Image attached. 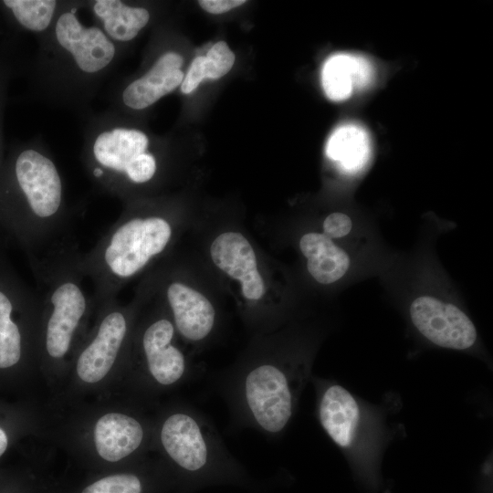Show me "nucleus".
I'll return each instance as SVG.
<instances>
[{"label":"nucleus","instance_id":"nucleus-1","mask_svg":"<svg viewBox=\"0 0 493 493\" xmlns=\"http://www.w3.org/2000/svg\"><path fill=\"white\" fill-rule=\"evenodd\" d=\"M80 11L82 0H63L52 27L37 39L27 73L39 100L86 116L123 49L95 24H85Z\"/></svg>","mask_w":493,"mask_h":493},{"label":"nucleus","instance_id":"nucleus-3","mask_svg":"<svg viewBox=\"0 0 493 493\" xmlns=\"http://www.w3.org/2000/svg\"><path fill=\"white\" fill-rule=\"evenodd\" d=\"M120 217L96 245L81 253L79 267L92 282L93 305L116 299L119 291L171 246L176 234L173 215L160 205L125 202Z\"/></svg>","mask_w":493,"mask_h":493},{"label":"nucleus","instance_id":"nucleus-23","mask_svg":"<svg viewBox=\"0 0 493 493\" xmlns=\"http://www.w3.org/2000/svg\"><path fill=\"white\" fill-rule=\"evenodd\" d=\"M4 47H0V176L5 160L3 136L4 110L6 102L7 89L16 69L11 54Z\"/></svg>","mask_w":493,"mask_h":493},{"label":"nucleus","instance_id":"nucleus-13","mask_svg":"<svg viewBox=\"0 0 493 493\" xmlns=\"http://www.w3.org/2000/svg\"><path fill=\"white\" fill-rule=\"evenodd\" d=\"M173 321L160 317L148 324L142 335V348L152 376L163 385L178 382L186 371L183 351L173 343Z\"/></svg>","mask_w":493,"mask_h":493},{"label":"nucleus","instance_id":"nucleus-18","mask_svg":"<svg viewBox=\"0 0 493 493\" xmlns=\"http://www.w3.org/2000/svg\"><path fill=\"white\" fill-rule=\"evenodd\" d=\"M299 249L307 259V269L320 284L340 280L350 267L348 254L323 233L309 232L299 240Z\"/></svg>","mask_w":493,"mask_h":493},{"label":"nucleus","instance_id":"nucleus-24","mask_svg":"<svg viewBox=\"0 0 493 493\" xmlns=\"http://www.w3.org/2000/svg\"><path fill=\"white\" fill-rule=\"evenodd\" d=\"M352 227L351 219L343 213H331L323 221V234L332 238H341L347 236Z\"/></svg>","mask_w":493,"mask_h":493},{"label":"nucleus","instance_id":"nucleus-19","mask_svg":"<svg viewBox=\"0 0 493 493\" xmlns=\"http://www.w3.org/2000/svg\"><path fill=\"white\" fill-rule=\"evenodd\" d=\"M63 0H1L0 14L15 30L37 39L52 27Z\"/></svg>","mask_w":493,"mask_h":493},{"label":"nucleus","instance_id":"nucleus-26","mask_svg":"<svg viewBox=\"0 0 493 493\" xmlns=\"http://www.w3.org/2000/svg\"><path fill=\"white\" fill-rule=\"evenodd\" d=\"M200 6L210 14L219 15L238 7L246 3L245 0H200Z\"/></svg>","mask_w":493,"mask_h":493},{"label":"nucleus","instance_id":"nucleus-27","mask_svg":"<svg viewBox=\"0 0 493 493\" xmlns=\"http://www.w3.org/2000/svg\"><path fill=\"white\" fill-rule=\"evenodd\" d=\"M8 445V439L4 429L0 427V456L4 454Z\"/></svg>","mask_w":493,"mask_h":493},{"label":"nucleus","instance_id":"nucleus-22","mask_svg":"<svg viewBox=\"0 0 493 493\" xmlns=\"http://www.w3.org/2000/svg\"><path fill=\"white\" fill-rule=\"evenodd\" d=\"M235 59L234 52L225 41L215 43L205 56V79H219L230 71Z\"/></svg>","mask_w":493,"mask_h":493},{"label":"nucleus","instance_id":"nucleus-6","mask_svg":"<svg viewBox=\"0 0 493 493\" xmlns=\"http://www.w3.org/2000/svg\"><path fill=\"white\" fill-rule=\"evenodd\" d=\"M299 377L272 362L253 367L243 383V395L256 424L269 434L281 432L290 421L297 400Z\"/></svg>","mask_w":493,"mask_h":493},{"label":"nucleus","instance_id":"nucleus-12","mask_svg":"<svg viewBox=\"0 0 493 493\" xmlns=\"http://www.w3.org/2000/svg\"><path fill=\"white\" fill-rule=\"evenodd\" d=\"M163 446L171 459L188 472L204 469L210 459V446L199 421L189 414L170 415L161 430Z\"/></svg>","mask_w":493,"mask_h":493},{"label":"nucleus","instance_id":"nucleus-8","mask_svg":"<svg viewBox=\"0 0 493 493\" xmlns=\"http://www.w3.org/2000/svg\"><path fill=\"white\" fill-rule=\"evenodd\" d=\"M102 316L96 333L77 360V373L86 383L100 381L115 363L130 329L131 307L110 299L101 306Z\"/></svg>","mask_w":493,"mask_h":493},{"label":"nucleus","instance_id":"nucleus-11","mask_svg":"<svg viewBox=\"0 0 493 493\" xmlns=\"http://www.w3.org/2000/svg\"><path fill=\"white\" fill-rule=\"evenodd\" d=\"M162 295L169 308L178 333L192 342L204 341L212 332L216 311L199 290L178 278L163 280Z\"/></svg>","mask_w":493,"mask_h":493},{"label":"nucleus","instance_id":"nucleus-2","mask_svg":"<svg viewBox=\"0 0 493 493\" xmlns=\"http://www.w3.org/2000/svg\"><path fill=\"white\" fill-rule=\"evenodd\" d=\"M68 218L63 178L47 145L39 137L13 144L0 176V230L30 257L60 241Z\"/></svg>","mask_w":493,"mask_h":493},{"label":"nucleus","instance_id":"nucleus-4","mask_svg":"<svg viewBox=\"0 0 493 493\" xmlns=\"http://www.w3.org/2000/svg\"><path fill=\"white\" fill-rule=\"evenodd\" d=\"M85 118L80 159L96 188L128 202L159 180L153 141L130 117L107 108Z\"/></svg>","mask_w":493,"mask_h":493},{"label":"nucleus","instance_id":"nucleus-25","mask_svg":"<svg viewBox=\"0 0 493 493\" xmlns=\"http://www.w3.org/2000/svg\"><path fill=\"white\" fill-rule=\"evenodd\" d=\"M205 56L196 57L191 63L187 74L184 76L181 86L184 94L192 93L205 79Z\"/></svg>","mask_w":493,"mask_h":493},{"label":"nucleus","instance_id":"nucleus-20","mask_svg":"<svg viewBox=\"0 0 493 493\" xmlns=\"http://www.w3.org/2000/svg\"><path fill=\"white\" fill-rule=\"evenodd\" d=\"M372 152L370 137L360 125L348 123L337 128L330 136L326 153L346 173L362 170L368 163Z\"/></svg>","mask_w":493,"mask_h":493},{"label":"nucleus","instance_id":"nucleus-21","mask_svg":"<svg viewBox=\"0 0 493 493\" xmlns=\"http://www.w3.org/2000/svg\"><path fill=\"white\" fill-rule=\"evenodd\" d=\"M143 490L142 480L137 475L119 473L91 482L80 493H143Z\"/></svg>","mask_w":493,"mask_h":493},{"label":"nucleus","instance_id":"nucleus-15","mask_svg":"<svg viewBox=\"0 0 493 493\" xmlns=\"http://www.w3.org/2000/svg\"><path fill=\"white\" fill-rule=\"evenodd\" d=\"M318 411L320 425L329 437L342 449L352 448L362 422L356 398L341 385L331 384L321 393Z\"/></svg>","mask_w":493,"mask_h":493},{"label":"nucleus","instance_id":"nucleus-17","mask_svg":"<svg viewBox=\"0 0 493 493\" xmlns=\"http://www.w3.org/2000/svg\"><path fill=\"white\" fill-rule=\"evenodd\" d=\"M373 77L371 62L362 56L335 54L330 57L321 72L326 96L334 101L347 100L354 89L369 85Z\"/></svg>","mask_w":493,"mask_h":493},{"label":"nucleus","instance_id":"nucleus-10","mask_svg":"<svg viewBox=\"0 0 493 493\" xmlns=\"http://www.w3.org/2000/svg\"><path fill=\"white\" fill-rule=\"evenodd\" d=\"M210 257L219 270L240 284L246 300L262 299L266 293L265 280L255 250L243 234L236 231L219 234L210 245Z\"/></svg>","mask_w":493,"mask_h":493},{"label":"nucleus","instance_id":"nucleus-5","mask_svg":"<svg viewBox=\"0 0 493 493\" xmlns=\"http://www.w3.org/2000/svg\"><path fill=\"white\" fill-rule=\"evenodd\" d=\"M80 255L77 245L65 239L27 257L37 281L40 312L45 316V351L52 359L67 355L93 306L92 296L84 288Z\"/></svg>","mask_w":493,"mask_h":493},{"label":"nucleus","instance_id":"nucleus-14","mask_svg":"<svg viewBox=\"0 0 493 493\" xmlns=\"http://www.w3.org/2000/svg\"><path fill=\"white\" fill-rule=\"evenodd\" d=\"M83 11L92 23L118 47L124 49L151 23V10L122 0H82Z\"/></svg>","mask_w":493,"mask_h":493},{"label":"nucleus","instance_id":"nucleus-7","mask_svg":"<svg viewBox=\"0 0 493 493\" xmlns=\"http://www.w3.org/2000/svg\"><path fill=\"white\" fill-rule=\"evenodd\" d=\"M183 64V56L175 50L158 52L141 74L111 88L108 109L129 117L148 110L182 84Z\"/></svg>","mask_w":493,"mask_h":493},{"label":"nucleus","instance_id":"nucleus-16","mask_svg":"<svg viewBox=\"0 0 493 493\" xmlns=\"http://www.w3.org/2000/svg\"><path fill=\"white\" fill-rule=\"evenodd\" d=\"M143 429L133 417L110 413L99 419L94 430L95 446L100 456L118 462L131 455L141 445Z\"/></svg>","mask_w":493,"mask_h":493},{"label":"nucleus","instance_id":"nucleus-9","mask_svg":"<svg viewBox=\"0 0 493 493\" xmlns=\"http://www.w3.org/2000/svg\"><path fill=\"white\" fill-rule=\"evenodd\" d=\"M409 312L417 330L437 346L467 350L477 341V330L471 320L451 303L422 296L414 299Z\"/></svg>","mask_w":493,"mask_h":493}]
</instances>
